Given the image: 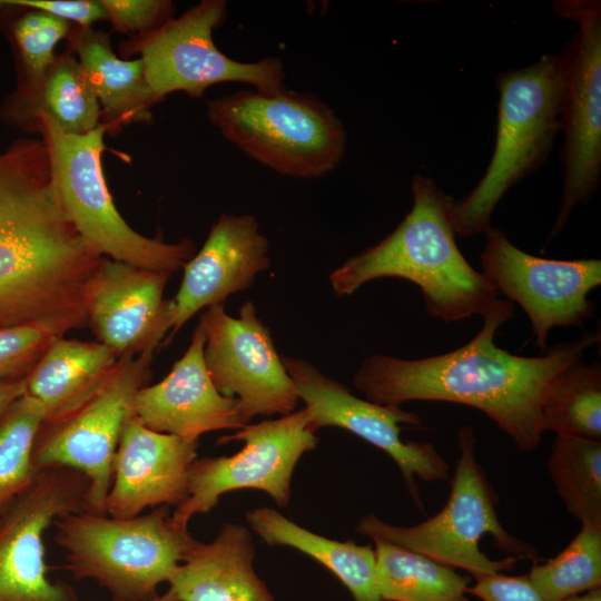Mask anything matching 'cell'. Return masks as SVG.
<instances>
[{"label":"cell","mask_w":601,"mask_h":601,"mask_svg":"<svg viewBox=\"0 0 601 601\" xmlns=\"http://www.w3.org/2000/svg\"><path fill=\"white\" fill-rule=\"evenodd\" d=\"M226 17L224 0H204L140 38L136 50L157 101L176 91L200 97L208 87L223 82L246 83L265 92L286 88L285 68L278 57L244 62L215 45L214 31Z\"/></svg>","instance_id":"cell-9"},{"label":"cell","mask_w":601,"mask_h":601,"mask_svg":"<svg viewBox=\"0 0 601 601\" xmlns=\"http://www.w3.org/2000/svg\"><path fill=\"white\" fill-rule=\"evenodd\" d=\"M70 23L47 12L31 9L12 26L27 83L22 100L32 97L56 61L55 48L69 33Z\"/></svg>","instance_id":"cell-31"},{"label":"cell","mask_w":601,"mask_h":601,"mask_svg":"<svg viewBox=\"0 0 601 601\" xmlns=\"http://www.w3.org/2000/svg\"><path fill=\"white\" fill-rule=\"evenodd\" d=\"M381 601H470V578L425 555L374 541Z\"/></svg>","instance_id":"cell-24"},{"label":"cell","mask_w":601,"mask_h":601,"mask_svg":"<svg viewBox=\"0 0 601 601\" xmlns=\"http://www.w3.org/2000/svg\"><path fill=\"white\" fill-rule=\"evenodd\" d=\"M205 334L197 324L184 355L159 383L139 390L132 413L148 428L186 439L219 430H239L238 400L214 385L204 361Z\"/></svg>","instance_id":"cell-19"},{"label":"cell","mask_w":601,"mask_h":601,"mask_svg":"<svg viewBox=\"0 0 601 601\" xmlns=\"http://www.w3.org/2000/svg\"><path fill=\"white\" fill-rule=\"evenodd\" d=\"M209 121L236 148L279 175L312 179L333 171L347 135L335 111L317 97L283 89H242L207 104Z\"/></svg>","instance_id":"cell-6"},{"label":"cell","mask_w":601,"mask_h":601,"mask_svg":"<svg viewBox=\"0 0 601 601\" xmlns=\"http://www.w3.org/2000/svg\"><path fill=\"white\" fill-rule=\"evenodd\" d=\"M544 601H563L601 587V525L581 524L556 556L526 574Z\"/></svg>","instance_id":"cell-30"},{"label":"cell","mask_w":601,"mask_h":601,"mask_svg":"<svg viewBox=\"0 0 601 601\" xmlns=\"http://www.w3.org/2000/svg\"><path fill=\"white\" fill-rule=\"evenodd\" d=\"M250 531L224 523L209 543L196 540L168 583L177 601H275L254 570Z\"/></svg>","instance_id":"cell-20"},{"label":"cell","mask_w":601,"mask_h":601,"mask_svg":"<svg viewBox=\"0 0 601 601\" xmlns=\"http://www.w3.org/2000/svg\"><path fill=\"white\" fill-rule=\"evenodd\" d=\"M555 13L578 30L565 49L568 72L561 105L563 185L559 213L548 236L555 238L572 209L595 195L601 176V3L559 0Z\"/></svg>","instance_id":"cell-10"},{"label":"cell","mask_w":601,"mask_h":601,"mask_svg":"<svg viewBox=\"0 0 601 601\" xmlns=\"http://www.w3.org/2000/svg\"><path fill=\"white\" fill-rule=\"evenodd\" d=\"M308 421L304 407L275 420L246 424L236 433L219 437L217 444H245L230 456L197 457L191 463L187 497L171 514L175 523L187 528L194 515L208 513L223 494L237 490H260L278 506L286 508L295 466L318 442Z\"/></svg>","instance_id":"cell-11"},{"label":"cell","mask_w":601,"mask_h":601,"mask_svg":"<svg viewBox=\"0 0 601 601\" xmlns=\"http://www.w3.org/2000/svg\"><path fill=\"white\" fill-rule=\"evenodd\" d=\"M46 141L62 205L85 242L100 256L145 269L173 274L194 256L190 239L166 243L134 230L108 190L101 155L107 125L69 135L45 114L33 112Z\"/></svg>","instance_id":"cell-7"},{"label":"cell","mask_w":601,"mask_h":601,"mask_svg":"<svg viewBox=\"0 0 601 601\" xmlns=\"http://www.w3.org/2000/svg\"><path fill=\"white\" fill-rule=\"evenodd\" d=\"M205 334L204 361L220 394L235 397L245 424L254 416L288 415L299 398L278 355L269 328L253 302L236 317L224 304L206 308L198 322Z\"/></svg>","instance_id":"cell-14"},{"label":"cell","mask_w":601,"mask_h":601,"mask_svg":"<svg viewBox=\"0 0 601 601\" xmlns=\"http://www.w3.org/2000/svg\"><path fill=\"white\" fill-rule=\"evenodd\" d=\"M546 470L568 512L601 525V441L555 435Z\"/></svg>","instance_id":"cell-27"},{"label":"cell","mask_w":601,"mask_h":601,"mask_svg":"<svg viewBox=\"0 0 601 601\" xmlns=\"http://www.w3.org/2000/svg\"><path fill=\"white\" fill-rule=\"evenodd\" d=\"M24 394V378L0 382V418L7 408Z\"/></svg>","instance_id":"cell-36"},{"label":"cell","mask_w":601,"mask_h":601,"mask_svg":"<svg viewBox=\"0 0 601 601\" xmlns=\"http://www.w3.org/2000/svg\"><path fill=\"white\" fill-rule=\"evenodd\" d=\"M78 62L93 90L101 114L111 124L149 121L150 106L156 102L140 58L124 60L115 55L108 35L80 28L72 35Z\"/></svg>","instance_id":"cell-22"},{"label":"cell","mask_w":601,"mask_h":601,"mask_svg":"<svg viewBox=\"0 0 601 601\" xmlns=\"http://www.w3.org/2000/svg\"><path fill=\"white\" fill-rule=\"evenodd\" d=\"M170 275L102 257L85 293L98 342L119 358L154 353L171 329L173 299L164 297Z\"/></svg>","instance_id":"cell-16"},{"label":"cell","mask_w":601,"mask_h":601,"mask_svg":"<svg viewBox=\"0 0 601 601\" xmlns=\"http://www.w3.org/2000/svg\"><path fill=\"white\" fill-rule=\"evenodd\" d=\"M269 242L255 216L221 214L198 253L184 265L173 299L169 339L199 311L249 289L270 266Z\"/></svg>","instance_id":"cell-18"},{"label":"cell","mask_w":601,"mask_h":601,"mask_svg":"<svg viewBox=\"0 0 601 601\" xmlns=\"http://www.w3.org/2000/svg\"><path fill=\"white\" fill-rule=\"evenodd\" d=\"M36 100L32 114L47 115L66 134L82 136L100 124L99 101L79 62L70 56L56 58L37 92L23 104Z\"/></svg>","instance_id":"cell-28"},{"label":"cell","mask_w":601,"mask_h":601,"mask_svg":"<svg viewBox=\"0 0 601 601\" xmlns=\"http://www.w3.org/2000/svg\"><path fill=\"white\" fill-rule=\"evenodd\" d=\"M107 20L120 32L149 33L169 21L173 3L164 0H100Z\"/></svg>","instance_id":"cell-33"},{"label":"cell","mask_w":601,"mask_h":601,"mask_svg":"<svg viewBox=\"0 0 601 601\" xmlns=\"http://www.w3.org/2000/svg\"><path fill=\"white\" fill-rule=\"evenodd\" d=\"M467 593L480 601H544L528 575L494 572L475 578Z\"/></svg>","instance_id":"cell-34"},{"label":"cell","mask_w":601,"mask_h":601,"mask_svg":"<svg viewBox=\"0 0 601 601\" xmlns=\"http://www.w3.org/2000/svg\"><path fill=\"white\" fill-rule=\"evenodd\" d=\"M152 354L120 357L85 401L39 428L32 450L36 472L67 467L81 473L88 481L89 512L106 514L114 455L134 397L151 378Z\"/></svg>","instance_id":"cell-8"},{"label":"cell","mask_w":601,"mask_h":601,"mask_svg":"<svg viewBox=\"0 0 601 601\" xmlns=\"http://www.w3.org/2000/svg\"><path fill=\"white\" fill-rule=\"evenodd\" d=\"M563 601H601V587L570 597Z\"/></svg>","instance_id":"cell-37"},{"label":"cell","mask_w":601,"mask_h":601,"mask_svg":"<svg viewBox=\"0 0 601 601\" xmlns=\"http://www.w3.org/2000/svg\"><path fill=\"white\" fill-rule=\"evenodd\" d=\"M543 432L601 441V365L579 359L551 384L541 408Z\"/></svg>","instance_id":"cell-26"},{"label":"cell","mask_w":601,"mask_h":601,"mask_svg":"<svg viewBox=\"0 0 601 601\" xmlns=\"http://www.w3.org/2000/svg\"><path fill=\"white\" fill-rule=\"evenodd\" d=\"M514 315L510 300L496 299L483 324L463 346L440 355L403 359L372 354L353 376L366 400L391 406L410 401L451 402L483 412L519 450L541 442V408L556 376L600 342L599 332L559 343L541 356H521L495 345L501 325Z\"/></svg>","instance_id":"cell-1"},{"label":"cell","mask_w":601,"mask_h":601,"mask_svg":"<svg viewBox=\"0 0 601 601\" xmlns=\"http://www.w3.org/2000/svg\"><path fill=\"white\" fill-rule=\"evenodd\" d=\"M31 273L30 240L6 155L0 152V327L20 323Z\"/></svg>","instance_id":"cell-25"},{"label":"cell","mask_w":601,"mask_h":601,"mask_svg":"<svg viewBox=\"0 0 601 601\" xmlns=\"http://www.w3.org/2000/svg\"><path fill=\"white\" fill-rule=\"evenodd\" d=\"M150 601H177V599L174 595V593L168 589V591L165 594L158 595Z\"/></svg>","instance_id":"cell-38"},{"label":"cell","mask_w":601,"mask_h":601,"mask_svg":"<svg viewBox=\"0 0 601 601\" xmlns=\"http://www.w3.org/2000/svg\"><path fill=\"white\" fill-rule=\"evenodd\" d=\"M459 457L443 509L412 526L388 524L365 515L356 531L425 555L475 578L511 570L518 560L538 561L536 549L509 533L499 520L497 495L475 455V433L469 425L457 434Z\"/></svg>","instance_id":"cell-4"},{"label":"cell","mask_w":601,"mask_h":601,"mask_svg":"<svg viewBox=\"0 0 601 601\" xmlns=\"http://www.w3.org/2000/svg\"><path fill=\"white\" fill-rule=\"evenodd\" d=\"M282 362L305 404L309 428L341 427L385 452L418 509L423 510V502L416 477L424 482L450 480V466L432 443L401 439V424L422 425L418 414L359 398L304 358L284 356Z\"/></svg>","instance_id":"cell-13"},{"label":"cell","mask_w":601,"mask_h":601,"mask_svg":"<svg viewBox=\"0 0 601 601\" xmlns=\"http://www.w3.org/2000/svg\"><path fill=\"white\" fill-rule=\"evenodd\" d=\"M55 542L66 552V569L77 580L92 579L112 601H150L168 582L196 542L173 520L169 506L134 518L89 511L55 520Z\"/></svg>","instance_id":"cell-5"},{"label":"cell","mask_w":601,"mask_h":601,"mask_svg":"<svg viewBox=\"0 0 601 601\" xmlns=\"http://www.w3.org/2000/svg\"><path fill=\"white\" fill-rule=\"evenodd\" d=\"M198 445L199 439L152 431L131 413L114 455L105 513L126 519L147 508L180 505Z\"/></svg>","instance_id":"cell-17"},{"label":"cell","mask_w":601,"mask_h":601,"mask_svg":"<svg viewBox=\"0 0 601 601\" xmlns=\"http://www.w3.org/2000/svg\"><path fill=\"white\" fill-rule=\"evenodd\" d=\"M480 254L482 274L497 293L528 315L535 345L545 351L554 327H583L595 306L589 294L601 284L597 258L550 259L523 252L499 228L491 227Z\"/></svg>","instance_id":"cell-12"},{"label":"cell","mask_w":601,"mask_h":601,"mask_svg":"<svg viewBox=\"0 0 601 601\" xmlns=\"http://www.w3.org/2000/svg\"><path fill=\"white\" fill-rule=\"evenodd\" d=\"M568 53L543 55L534 63L496 78L499 91L494 150L476 186L452 204L456 236L485 234L504 195L548 158L561 132Z\"/></svg>","instance_id":"cell-3"},{"label":"cell","mask_w":601,"mask_h":601,"mask_svg":"<svg viewBox=\"0 0 601 601\" xmlns=\"http://www.w3.org/2000/svg\"><path fill=\"white\" fill-rule=\"evenodd\" d=\"M58 337L40 325L0 327V382L24 378Z\"/></svg>","instance_id":"cell-32"},{"label":"cell","mask_w":601,"mask_h":601,"mask_svg":"<svg viewBox=\"0 0 601 601\" xmlns=\"http://www.w3.org/2000/svg\"><path fill=\"white\" fill-rule=\"evenodd\" d=\"M47 416L36 398L23 394L0 418V516L35 481L32 450Z\"/></svg>","instance_id":"cell-29"},{"label":"cell","mask_w":601,"mask_h":601,"mask_svg":"<svg viewBox=\"0 0 601 601\" xmlns=\"http://www.w3.org/2000/svg\"><path fill=\"white\" fill-rule=\"evenodd\" d=\"M0 7H26L40 10L65 21L90 28L98 20H107L100 1L93 0H0Z\"/></svg>","instance_id":"cell-35"},{"label":"cell","mask_w":601,"mask_h":601,"mask_svg":"<svg viewBox=\"0 0 601 601\" xmlns=\"http://www.w3.org/2000/svg\"><path fill=\"white\" fill-rule=\"evenodd\" d=\"M119 357L99 342L56 338L24 377V394L57 418L85 401L109 375Z\"/></svg>","instance_id":"cell-21"},{"label":"cell","mask_w":601,"mask_h":601,"mask_svg":"<svg viewBox=\"0 0 601 601\" xmlns=\"http://www.w3.org/2000/svg\"><path fill=\"white\" fill-rule=\"evenodd\" d=\"M246 520L267 544L294 548L323 564L345 585L354 601H381L376 585V554L371 544L327 539L267 506L248 511Z\"/></svg>","instance_id":"cell-23"},{"label":"cell","mask_w":601,"mask_h":601,"mask_svg":"<svg viewBox=\"0 0 601 601\" xmlns=\"http://www.w3.org/2000/svg\"><path fill=\"white\" fill-rule=\"evenodd\" d=\"M88 481L79 472H38L0 519V601H78L66 584L47 575L43 535L58 518L89 511Z\"/></svg>","instance_id":"cell-15"},{"label":"cell","mask_w":601,"mask_h":601,"mask_svg":"<svg viewBox=\"0 0 601 601\" xmlns=\"http://www.w3.org/2000/svg\"><path fill=\"white\" fill-rule=\"evenodd\" d=\"M411 190L412 208L395 229L329 273L332 290L349 296L371 280L402 278L420 287L434 318L453 323L482 316L499 293L456 244L453 199L423 175L414 176Z\"/></svg>","instance_id":"cell-2"}]
</instances>
